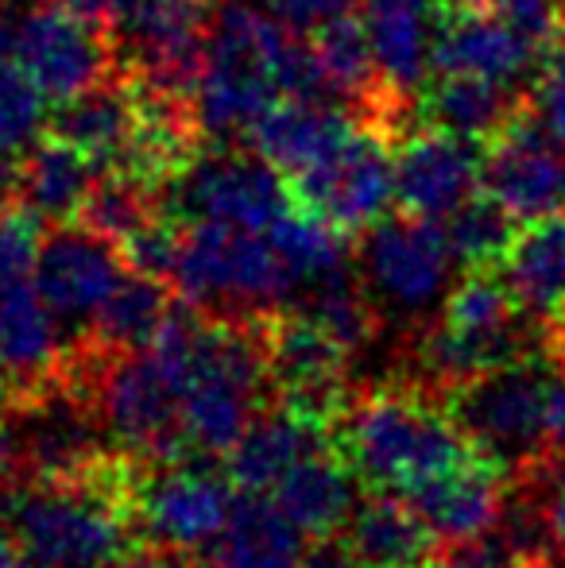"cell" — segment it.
<instances>
[{
    "label": "cell",
    "instance_id": "1",
    "mask_svg": "<svg viewBox=\"0 0 565 568\" xmlns=\"http://www.w3.org/2000/svg\"><path fill=\"white\" fill-rule=\"evenodd\" d=\"M442 398L465 442L512 484H535L565 453V359L546 344L442 390Z\"/></svg>",
    "mask_w": 565,
    "mask_h": 568
},
{
    "label": "cell",
    "instance_id": "2",
    "mask_svg": "<svg viewBox=\"0 0 565 568\" xmlns=\"http://www.w3.org/2000/svg\"><path fill=\"white\" fill-rule=\"evenodd\" d=\"M333 445L369 491H415L476 449L434 387H372L349 395L333 418Z\"/></svg>",
    "mask_w": 565,
    "mask_h": 568
},
{
    "label": "cell",
    "instance_id": "3",
    "mask_svg": "<svg viewBox=\"0 0 565 568\" xmlns=\"http://www.w3.org/2000/svg\"><path fill=\"white\" fill-rule=\"evenodd\" d=\"M171 283L190 306L233 317L268 314L299 294L268 229L186 225Z\"/></svg>",
    "mask_w": 565,
    "mask_h": 568
},
{
    "label": "cell",
    "instance_id": "4",
    "mask_svg": "<svg viewBox=\"0 0 565 568\" xmlns=\"http://www.w3.org/2000/svg\"><path fill=\"white\" fill-rule=\"evenodd\" d=\"M527 314L512 286L492 267H468V275L445 294L442 317L418 341V367L434 390L484 375L527 352Z\"/></svg>",
    "mask_w": 565,
    "mask_h": 568
},
{
    "label": "cell",
    "instance_id": "5",
    "mask_svg": "<svg viewBox=\"0 0 565 568\" xmlns=\"http://www.w3.org/2000/svg\"><path fill=\"white\" fill-rule=\"evenodd\" d=\"M163 190L167 213L182 225L268 229L294 210L286 174L256 151H194Z\"/></svg>",
    "mask_w": 565,
    "mask_h": 568
},
{
    "label": "cell",
    "instance_id": "6",
    "mask_svg": "<svg viewBox=\"0 0 565 568\" xmlns=\"http://www.w3.org/2000/svg\"><path fill=\"white\" fill-rule=\"evenodd\" d=\"M236 495L229 471L210 468L198 456L143 464L132 503L140 538L167 554H198L229 526Z\"/></svg>",
    "mask_w": 565,
    "mask_h": 568
},
{
    "label": "cell",
    "instance_id": "7",
    "mask_svg": "<svg viewBox=\"0 0 565 568\" xmlns=\"http://www.w3.org/2000/svg\"><path fill=\"white\" fill-rule=\"evenodd\" d=\"M260 341H264L268 375H272L280 403L310 414V418L330 422L333 429V418L349 403L353 352L302 306H280L260 314Z\"/></svg>",
    "mask_w": 565,
    "mask_h": 568
},
{
    "label": "cell",
    "instance_id": "8",
    "mask_svg": "<svg viewBox=\"0 0 565 568\" xmlns=\"http://www.w3.org/2000/svg\"><path fill=\"white\" fill-rule=\"evenodd\" d=\"M392 132L376 124H361L353 140L333 151L314 171L291 179L294 205L330 225L353 232H369L395 202V151Z\"/></svg>",
    "mask_w": 565,
    "mask_h": 568
},
{
    "label": "cell",
    "instance_id": "9",
    "mask_svg": "<svg viewBox=\"0 0 565 568\" xmlns=\"http://www.w3.org/2000/svg\"><path fill=\"white\" fill-rule=\"evenodd\" d=\"M16 51L36 90L54 105L82 98L117 74L109 31L51 0L16 16Z\"/></svg>",
    "mask_w": 565,
    "mask_h": 568
},
{
    "label": "cell",
    "instance_id": "10",
    "mask_svg": "<svg viewBox=\"0 0 565 568\" xmlns=\"http://www.w3.org/2000/svg\"><path fill=\"white\" fill-rule=\"evenodd\" d=\"M481 194L515 221L558 217L565 213V140L523 109L484 151Z\"/></svg>",
    "mask_w": 565,
    "mask_h": 568
},
{
    "label": "cell",
    "instance_id": "11",
    "mask_svg": "<svg viewBox=\"0 0 565 568\" xmlns=\"http://www.w3.org/2000/svg\"><path fill=\"white\" fill-rule=\"evenodd\" d=\"M453 247L442 221L392 217L376 221L361 244V271L369 291L403 314L434 306L453 271Z\"/></svg>",
    "mask_w": 565,
    "mask_h": 568
},
{
    "label": "cell",
    "instance_id": "12",
    "mask_svg": "<svg viewBox=\"0 0 565 568\" xmlns=\"http://www.w3.org/2000/svg\"><path fill=\"white\" fill-rule=\"evenodd\" d=\"M124 271L129 263H124L121 244L78 221V225H59L39 240L31 283L62 325L85 333V325L113 294Z\"/></svg>",
    "mask_w": 565,
    "mask_h": 568
},
{
    "label": "cell",
    "instance_id": "13",
    "mask_svg": "<svg viewBox=\"0 0 565 568\" xmlns=\"http://www.w3.org/2000/svg\"><path fill=\"white\" fill-rule=\"evenodd\" d=\"M484 155L476 140L426 128L403 135L395 151V202L403 213L423 221H445L481 194Z\"/></svg>",
    "mask_w": 565,
    "mask_h": 568
},
{
    "label": "cell",
    "instance_id": "14",
    "mask_svg": "<svg viewBox=\"0 0 565 568\" xmlns=\"http://www.w3.org/2000/svg\"><path fill=\"white\" fill-rule=\"evenodd\" d=\"M507 484L512 479L500 464L473 453L457 468L407 491V499L434 530V538L442 541V549H450L465 546V541H481L496 530L507 510Z\"/></svg>",
    "mask_w": 565,
    "mask_h": 568
},
{
    "label": "cell",
    "instance_id": "15",
    "mask_svg": "<svg viewBox=\"0 0 565 568\" xmlns=\"http://www.w3.org/2000/svg\"><path fill=\"white\" fill-rule=\"evenodd\" d=\"M0 367L12 387V406L51 387L70 367V341L62 337V322L51 314L31 278L0 291Z\"/></svg>",
    "mask_w": 565,
    "mask_h": 568
},
{
    "label": "cell",
    "instance_id": "16",
    "mask_svg": "<svg viewBox=\"0 0 565 568\" xmlns=\"http://www.w3.org/2000/svg\"><path fill=\"white\" fill-rule=\"evenodd\" d=\"M538 59L543 51L500 8L453 4L437 23L434 74H473L515 85Z\"/></svg>",
    "mask_w": 565,
    "mask_h": 568
},
{
    "label": "cell",
    "instance_id": "17",
    "mask_svg": "<svg viewBox=\"0 0 565 568\" xmlns=\"http://www.w3.org/2000/svg\"><path fill=\"white\" fill-rule=\"evenodd\" d=\"M356 484L361 479H356L353 464L341 456L337 445H325L294 464L268 491V499L291 518V526L310 546H322V541H337L345 534L349 518L361 503Z\"/></svg>",
    "mask_w": 565,
    "mask_h": 568
},
{
    "label": "cell",
    "instance_id": "18",
    "mask_svg": "<svg viewBox=\"0 0 565 568\" xmlns=\"http://www.w3.org/2000/svg\"><path fill=\"white\" fill-rule=\"evenodd\" d=\"M356 128L361 120L349 116L345 109H333L314 98H280L252 124L244 140L256 155L280 166L286 179H299L345 148Z\"/></svg>",
    "mask_w": 565,
    "mask_h": 568
},
{
    "label": "cell",
    "instance_id": "19",
    "mask_svg": "<svg viewBox=\"0 0 565 568\" xmlns=\"http://www.w3.org/2000/svg\"><path fill=\"white\" fill-rule=\"evenodd\" d=\"M325 445H333L330 422L310 418V414L294 410L286 403H275L272 410H260L252 418L236 449L225 456V471L236 484V491L268 495L294 464L325 449Z\"/></svg>",
    "mask_w": 565,
    "mask_h": 568
},
{
    "label": "cell",
    "instance_id": "20",
    "mask_svg": "<svg viewBox=\"0 0 565 568\" xmlns=\"http://www.w3.org/2000/svg\"><path fill=\"white\" fill-rule=\"evenodd\" d=\"M361 12L387 90L411 101L434 74L442 0H361Z\"/></svg>",
    "mask_w": 565,
    "mask_h": 568
},
{
    "label": "cell",
    "instance_id": "21",
    "mask_svg": "<svg viewBox=\"0 0 565 568\" xmlns=\"http://www.w3.org/2000/svg\"><path fill=\"white\" fill-rule=\"evenodd\" d=\"M337 541L361 568H423L442 554V541L400 491L364 495Z\"/></svg>",
    "mask_w": 565,
    "mask_h": 568
},
{
    "label": "cell",
    "instance_id": "22",
    "mask_svg": "<svg viewBox=\"0 0 565 568\" xmlns=\"http://www.w3.org/2000/svg\"><path fill=\"white\" fill-rule=\"evenodd\" d=\"M143 124L140 98L129 82H101L98 90L82 93L74 101H62L51 116V135L74 143L78 151L93 159L105 171H124L137 151Z\"/></svg>",
    "mask_w": 565,
    "mask_h": 568
},
{
    "label": "cell",
    "instance_id": "23",
    "mask_svg": "<svg viewBox=\"0 0 565 568\" xmlns=\"http://www.w3.org/2000/svg\"><path fill=\"white\" fill-rule=\"evenodd\" d=\"M310 541L268 495H236L229 526L190 568H310Z\"/></svg>",
    "mask_w": 565,
    "mask_h": 568
},
{
    "label": "cell",
    "instance_id": "24",
    "mask_svg": "<svg viewBox=\"0 0 565 568\" xmlns=\"http://www.w3.org/2000/svg\"><path fill=\"white\" fill-rule=\"evenodd\" d=\"M98 179L101 166L85 151H78L74 143L59 140V135H47V140L31 143L23 155L12 202L28 210L31 217L67 225V221H78Z\"/></svg>",
    "mask_w": 565,
    "mask_h": 568
},
{
    "label": "cell",
    "instance_id": "25",
    "mask_svg": "<svg viewBox=\"0 0 565 568\" xmlns=\"http://www.w3.org/2000/svg\"><path fill=\"white\" fill-rule=\"evenodd\" d=\"M523 109L527 105L512 82H492V78L473 74H434V82L423 85V101H418V116L430 128L476 143H492Z\"/></svg>",
    "mask_w": 565,
    "mask_h": 568
},
{
    "label": "cell",
    "instance_id": "26",
    "mask_svg": "<svg viewBox=\"0 0 565 568\" xmlns=\"http://www.w3.org/2000/svg\"><path fill=\"white\" fill-rule=\"evenodd\" d=\"M500 275L507 278L523 314L543 325L558 322L565 314V213L527 221V229L515 232L500 260Z\"/></svg>",
    "mask_w": 565,
    "mask_h": 568
},
{
    "label": "cell",
    "instance_id": "27",
    "mask_svg": "<svg viewBox=\"0 0 565 568\" xmlns=\"http://www.w3.org/2000/svg\"><path fill=\"white\" fill-rule=\"evenodd\" d=\"M174 310L167 278L143 275V271H124L121 283L113 286L93 322L85 325L82 341H90L101 352H140L155 341L159 325Z\"/></svg>",
    "mask_w": 565,
    "mask_h": 568
},
{
    "label": "cell",
    "instance_id": "28",
    "mask_svg": "<svg viewBox=\"0 0 565 568\" xmlns=\"http://www.w3.org/2000/svg\"><path fill=\"white\" fill-rule=\"evenodd\" d=\"M159 194H163V190L137 179V174L105 171L98 182H93L78 221H82L85 229L124 244L132 232H140L148 221H155L159 213H167V205L159 202Z\"/></svg>",
    "mask_w": 565,
    "mask_h": 568
},
{
    "label": "cell",
    "instance_id": "29",
    "mask_svg": "<svg viewBox=\"0 0 565 568\" xmlns=\"http://www.w3.org/2000/svg\"><path fill=\"white\" fill-rule=\"evenodd\" d=\"M515 217L500 210L488 194H476L461 205L453 217H445V236L450 247L465 267H500L515 240Z\"/></svg>",
    "mask_w": 565,
    "mask_h": 568
},
{
    "label": "cell",
    "instance_id": "30",
    "mask_svg": "<svg viewBox=\"0 0 565 568\" xmlns=\"http://www.w3.org/2000/svg\"><path fill=\"white\" fill-rule=\"evenodd\" d=\"M47 128V98L20 62L0 67V148L28 151Z\"/></svg>",
    "mask_w": 565,
    "mask_h": 568
},
{
    "label": "cell",
    "instance_id": "31",
    "mask_svg": "<svg viewBox=\"0 0 565 568\" xmlns=\"http://www.w3.org/2000/svg\"><path fill=\"white\" fill-rule=\"evenodd\" d=\"M39 217L20 205H0V291L28 283L39 255Z\"/></svg>",
    "mask_w": 565,
    "mask_h": 568
},
{
    "label": "cell",
    "instance_id": "32",
    "mask_svg": "<svg viewBox=\"0 0 565 568\" xmlns=\"http://www.w3.org/2000/svg\"><path fill=\"white\" fill-rule=\"evenodd\" d=\"M531 109L543 116V124H551L554 132L565 140V31L558 43L538 59V78L535 93H531Z\"/></svg>",
    "mask_w": 565,
    "mask_h": 568
},
{
    "label": "cell",
    "instance_id": "33",
    "mask_svg": "<svg viewBox=\"0 0 565 568\" xmlns=\"http://www.w3.org/2000/svg\"><path fill=\"white\" fill-rule=\"evenodd\" d=\"M437 568H551L546 557H527L515 546H496V541H465V546H450L437 554Z\"/></svg>",
    "mask_w": 565,
    "mask_h": 568
},
{
    "label": "cell",
    "instance_id": "34",
    "mask_svg": "<svg viewBox=\"0 0 565 568\" xmlns=\"http://www.w3.org/2000/svg\"><path fill=\"white\" fill-rule=\"evenodd\" d=\"M356 4H361V0H268V8L280 16L286 28L299 31V36H310V31H317L322 23L341 20V16H349Z\"/></svg>",
    "mask_w": 565,
    "mask_h": 568
},
{
    "label": "cell",
    "instance_id": "35",
    "mask_svg": "<svg viewBox=\"0 0 565 568\" xmlns=\"http://www.w3.org/2000/svg\"><path fill=\"white\" fill-rule=\"evenodd\" d=\"M23 484V456L20 442H16V429L8 422V414L0 410V510L12 499V491Z\"/></svg>",
    "mask_w": 565,
    "mask_h": 568
},
{
    "label": "cell",
    "instance_id": "36",
    "mask_svg": "<svg viewBox=\"0 0 565 568\" xmlns=\"http://www.w3.org/2000/svg\"><path fill=\"white\" fill-rule=\"evenodd\" d=\"M543 518H546V541L565 557V479L551 491V499H546V507H543Z\"/></svg>",
    "mask_w": 565,
    "mask_h": 568
},
{
    "label": "cell",
    "instance_id": "37",
    "mask_svg": "<svg viewBox=\"0 0 565 568\" xmlns=\"http://www.w3.org/2000/svg\"><path fill=\"white\" fill-rule=\"evenodd\" d=\"M51 4L67 8V12H74V16H85V20H93V23H109V16H113V8L121 4V0H51Z\"/></svg>",
    "mask_w": 565,
    "mask_h": 568
},
{
    "label": "cell",
    "instance_id": "38",
    "mask_svg": "<svg viewBox=\"0 0 565 568\" xmlns=\"http://www.w3.org/2000/svg\"><path fill=\"white\" fill-rule=\"evenodd\" d=\"M16 182H20V159H16V151L0 148V205L16 197Z\"/></svg>",
    "mask_w": 565,
    "mask_h": 568
},
{
    "label": "cell",
    "instance_id": "39",
    "mask_svg": "<svg viewBox=\"0 0 565 568\" xmlns=\"http://www.w3.org/2000/svg\"><path fill=\"white\" fill-rule=\"evenodd\" d=\"M23 565V546L12 534L8 518H0V568H20Z\"/></svg>",
    "mask_w": 565,
    "mask_h": 568
},
{
    "label": "cell",
    "instance_id": "40",
    "mask_svg": "<svg viewBox=\"0 0 565 568\" xmlns=\"http://www.w3.org/2000/svg\"><path fill=\"white\" fill-rule=\"evenodd\" d=\"M423 568H437V561H434V565H423Z\"/></svg>",
    "mask_w": 565,
    "mask_h": 568
},
{
    "label": "cell",
    "instance_id": "41",
    "mask_svg": "<svg viewBox=\"0 0 565 568\" xmlns=\"http://www.w3.org/2000/svg\"><path fill=\"white\" fill-rule=\"evenodd\" d=\"M562 456H565V453H562Z\"/></svg>",
    "mask_w": 565,
    "mask_h": 568
}]
</instances>
